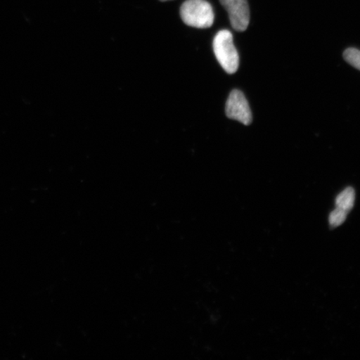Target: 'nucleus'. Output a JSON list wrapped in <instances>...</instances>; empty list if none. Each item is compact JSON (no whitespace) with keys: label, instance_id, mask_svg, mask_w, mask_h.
<instances>
[{"label":"nucleus","instance_id":"f257e3e1","mask_svg":"<svg viewBox=\"0 0 360 360\" xmlns=\"http://www.w3.org/2000/svg\"><path fill=\"white\" fill-rule=\"evenodd\" d=\"M180 15L184 24L198 29L210 28L214 21L213 8L206 0H187L180 8Z\"/></svg>","mask_w":360,"mask_h":360},{"label":"nucleus","instance_id":"f03ea898","mask_svg":"<svg viewBox=\"0 0 360 360\" xmlns=\"http://www.w3.org/2000/svg\"><path fill=\"white\" fill-rule=\"evenodd\" d=\"M213 47L215 57L224 71L228 74H235L240 65V57L233 44L231 31H219L214 39Z\"/></svg>","mask_w":360,"mask_h":360},{"label":"nucleus","instance_id":"7ed1b4c3","mask_svg":"<svg viewBox=\"0 0 360 360\" xmlns=\"http://www.w3.org/2000/svg\"><path fill=\"white\" fill-rule=\"evenodd\" d=\"M225 112L228 118L237 120L245 125L252 122V112L244 94L235 89L229 94Z\"/></svg>","mask_w":360,"mask_h":360},{"label":"nucleus","instance_id":"20e7f679","mask_svg":"<svg viewBox=\"0 0 360 360\" xmlns=\"http://www.w3.org/2000/svg\"><path fill=\"white\" fill-rule=\"evenodd\" d=\"M220 3L228 11L233 28L240 32L246 30L250 20L247 0H220Z\"/></svg>","mask_w":360,"mask_h":360},{"label":"nucleus","instance_id":"39448f33","mask_svg":"<svg viewBox=\"0 0 360 360\" xmlns=\"http://www.w3.org/2000/svg\"><path fill=\"white\" fill-rule=\"evenodd\" d=\"M355 200V192L353 188L349 187L342 191L336 198L335 205L337 208H340L346 211L353 208Z\"/></svg>","mask_w":360,"mask_h":360},{"label":"nucleus","instance_id":"423d86ee","mask_svg":"<svg viewBox=\"0 0 360 360\" xmlns=\"http://www.w3.org/2000/svg\"><path fill=\"white\" fill-rule=\"evenodd\" d=\"M344 58L350 65L360 70V51L357 49L349 48L344 53Z\"/></svg>","mask_w":360,"mask_h":360},{"label":"nucleus","instance_id":"0eeeda50","mask_svg":"<svg viewBox=\"0 0 360 360\" xmlns=\"http://www.w3.org/2000/svg\"><path fill=\"white\" fill-rule=\"evenodd\" d=\"M346 217H347V211L337 208L332 211L330 217H328V221H330L332 227H337L345 222Z\"/></svg>","mask_w":360,"mask_h":360},{"label":"nucleus","instance_id":"6e6552de","mask_svg":"<svg viewBox=\"0 0 360 360\" xmlns=\"http://www.w3.org/2000/svg\"><path fill=\"white\" fill-rule=\"evenodd\" d=\"M160 1H169V0H160Z\"/></svg>","mask_w":360,"mask_h":360}]
</instances>
